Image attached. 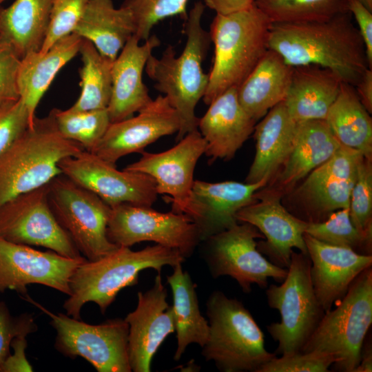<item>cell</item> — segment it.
<instances>
[{"label": "cell", "mask_w": 372, "mask_h": 372, "mask_svg": "<svg viewBox=\"0 0 372 372\" xmlns=\"http://www.w3.org/2000/svg\"><path fill=\"white\" fill-rule=\"evenodd\" d=\"M268 44L291 67L327 68L353 86L369 68L349 12L322 21L271 23Z\"/></svg>", "instance_id": "1"}, {"label": "cell", "mask_w": 372, "mask_h": 372, "mask_svg": "<svg viewBox=\"0 0 372 372\" xmlns=\"http://www.w3.org/2000/svg\"><path fill=\"white\" fill-rule=\"evenodd\" d=\"M205 7L203 2H196L188 13L183 29L186 42L181 54L177 56L169 45L160 58L151 54L145 67L154 87L164 94L179 116L177 141L198 130L199 118L195 109L209 83V74L202 66L211 42L209 32L201 25Z\"/></svg>", "instance_id": "2"}, {"label": "cell", "mask_w": 372, "mask_h": 372, "mask_svg": "<svg viewBox=\"0 0 372 372\" xmlns=\"http://www.w3.org/2000/svg\"><path fill=\"white\" fill-rule=\"evenodd\" d=\"M184 260L178 250L158 244L139 251L118 247L97 260H85L71 276L63 309L69 316L81 319L82 307L92 302L104 314L121 289L137 284L141 271L150 268L161 273L164 266L174 267Z\"/></svg>", "instance_id": "3"}, {"label": "cell", "mask_w": 372, "mask_h": 372, "mask_svg": "<svg viewBox=\"0 0 372 372\" xmlns=\"http://www.w3.org/2000/svg\"><path fill=\"white\" fill-rule=\"evenodd\" d=\"M85 150L59 132L52 110L35 117L0 155V207L10 199L48 185L61 174L59 164Z\"/></svg>", "instance_id": "4"}, {"label": "cell", "mask_w": 372, "mask_h": 372, "mask_svg": "<svg viewBox=\"0 0 372 372\" xmlns=\"http://www.w3.org/2000/svg\"><path fill=\"white\" fill-rule=\"evenodd\" d=\"M271 22L256 4L238 12L216 14L210 27L214 57L203 98L209 105L231 87H238L269 50Z\"/></svg>", "instance_id": "5"}, {"label": "cell", "mask_w": 372, "mask_h": 372, "mask_svg": "<svg viewBox=\"0 0 372 372\" xmlns=\"http://www.w3.org/2000/svg\"><path fill=\"white\" fill-rule=\"evenodd\" d=\"M206 305L209 331L202 355L220 371L257 372L276 356L266 350L262 330L241 302L215 291Z\"/></svg>", "instance_id": "6"}, {"label": "cell", "mask_w": 372, "mask_h": 372, "mask_svg": "<svg viewBox=\"0 0 372 372\" xmlns=\"http://www.w3.org/2000/svg\"><path fill=\"white\" fill-rule=\"evenodd\" d=\"M335 309L326 311L300 352L333 355L336 371L353 372L372 323V267L352 282Z\"/></svg>", "instance_id": "7"}, {"label": "cell", "mask_w": 372, "mask_h": 372, "mask_svg": "<svg viewBox=\"0 0 372 372\" xmlns=\"http://www.w3.org/2000/svg\"><path fill=\"white\" fill-rule=\"evenodd\" d=\"M311 264L309 255L293 251L285 279L266 289L269 306L280 315L279 322L267 327L278 343L276 355L300 351L325 313L313 289Z\"/></svg>", "instance_id": "8"}, {"label": "cell", "mask_w": 372, "mask_h": 372, "mask_svg": "<svg viewBox=\"0 0 372 372\" xmlns=\"http://www.w3.org/2000/svg\"><path fill=\"white\" fill-rule=\"evenodd\" d=\"M21 297L50 317V323L56 331L54 348L60 353L71 359L79 356L98 372L132 371L128 358L129 326L125 319L91 324L67 314L54 313L27 294Z\"/></svg>", "instance_id": "9"}, {"label": "cell", "mask_w": 372, "mask_h": 372, "mask_svg": "<svg viewBox=\"0 0 372 372\" xmlns=\"http://www.w3.org/2000/svg\"><path fill=\"white\" fill-rule=\"evenodd\" d=\"M48 197L57 221L87 260L118 247L107 235L111 207L95 194L61 174L48 184Z\"/></svg>", "instance_id": "10"}, {"label": "cell", "mask_w": 372, "mask_h": 372, "mask_svg": "<svg viewBox=\"0 0 372 372\" xmlns=\"http://www.w3.org/2000/svg\"><path fill=\"white\" fill-rule=\"evenodd\" d=\"M107 235L118 247L152 241L178 250L185 258L201 241L196 225L187 215L173 211L163 213L126 203L111 207Z\"/></svg>", "instance_id": "11"}, {"label": "cell", "mask_w": 372, "mask_h": 372, "mask_svg": "<svg viewBox=\"0 0 372 372\" xmlns=\"http://www.w3.org/2000/svg\"><path fill=\"white\" fill-rule=\"evenodd\" d=\"M258 238L264 236L254 225L242 223L206 239V260L212 276L233 278L245 293H249L254 284L267 288L269 278L282 282L287 269L273 265L262 256L255 240Z\"/></svg>", "instance_id": "12"}, {"label": "cell", "mask_w": 372, "mask_h": 372, "mask_svg": "<svg viewBox=\"0 0 372 372\" xmlns=\"http://www.w3.org/2000/svg\"><path fill=\"white\" fill-rule=\"evenodd\" d=\"M0 238L43 247L70 258L83 257L50 208L48 185L20 194L0 207Z\"/></svg>", "instance_id": "13"}, {"label": "cell", "mask_w": 372, "mask_h": 372, "mask_svg": "<svg viewBox=\"0 0 372 372\" xmlns=\"http://www.w3.org/2000/svg\"><path fill=\"white\" fill-rule=\"evenodd\" d=\"M59 166L62 174L110 207L125 203L152 207L156 200V183L152 177L125 169L118 170L115 165L92 152L83 150L62 159Z\"/></svg>", "instance_id": "14"}, {"label": "cell", "mask_w": 372, "mask_h": 372, "mask_svg": "<svg viewBox=\"0 0 372 372\" xmlns=\"http://www.w3.org/2000/svg\"><path fill=\"white\" fill-rule=\"evenodd\" d=\"M85 260L83 256L68 258L52 250L39 251L0 238V293L13 290L23 296L28 285L38 284L68 296L71 276Z\"/></svg>", "instance_id": "15"}, {"label": "cell", "mask_w": 372, "mask_h": 372, "mask_svg": "<svg viewBox=\"0 0 372 372\" xmlns=\"http://www.w3.org/2000/svg\"><path fill=\"white\" fill-rule=\"evenodd\" d=\"M206 143L198 130L187 134L172 148L160 153L142 152L137 161L124 169L145 174L156 183L158 194H167L172 211L184 212L194 183L198 161L205 154Z\"/></svg>", "instance_id": "16"}, {"label": "cell", "mask_w": 372, "mask_h": 372, "mask_svg": "<svg viewBox=\"0 0 372 372\" xmlns=\"http://www.w3.org/2000/svg\"><path fill=\"white\" fill-rule=\"evenodd\" d=\"M255 196L256 201L237 212L236 219L256 227L266 238L257 243L258 251L273 265L287 269L293 248L308 255L304 240L307 222L289 213L278 194L261 188Z\"/></svg>", "instance_id": "17"}, {"label": "cell", "mask_w": 372, "mask_h": 372, "mask_svg": "<svg viewBox=\"0 0 372 372\" xmlns=\"http://www.w3.org/2000/svg\"><path fill=\"white\" fill-rule=\"evenodd\" d=\"M137 113L111 123L92 152L115 165L121 157L141 153L148 145L178 132L180 127L179 116L165 96L158 95Z\"/></svg>", "instance_id": "18"}, {"label": "cell", "mask_w": 372, "mask_h": 372, "mask_svg": "<svg viewBox=\"0 0 372 372\" xmlns=\"http://www.w3.org/2000/svg\"><path fill=\"white\" fill-rule=\"evenodd\" d=\"M364 156L341 145L323 164L304 178L297 190L307 217V222H320L333 211L349 208L357 169Z\"/></svg>", "instance_id": "19"}, {"label": "cell", "mask_w": 372, "mask_h": 372, "mask_svg": "<svg viewBox=\"0 0 372 372\" xmlns=\"http://www.w3.org/2000/svg\"><path fill=\"white\" fill-rule=\"evenodd\" d=\"M160 273L152 287L138 293L136 309L125 320L129 326L128 358L132 371L149 372L152 359L166 338L175 331L172 305Z\"/></svg>", "instance_id": "20"}, {"label": "cell", "mask_w": 372, "mask_h": 372, "mask_svg": "<svg viewBox=\"0 0 372 372\" xmlns=\"http://www.w3.org/2000/svg\"><path fill=\"white\" fill-rule=\"evenodd\" d=\"M267 183V180L256 183L194 180L183 214L195 223L201 240H205L237 224V212L256 201V193Z\"/></svg>", "instance_id": "21"}, {"label": "cell", "mask_w": 372, "mask_h": 372, "mask_svg": "<svg viewBox=\"0 0 372 372\" xmlns=\"http://www.w3.org/2000/svg\"><path fill=\"white\" fill-rule=\"evenodd\" d=\"M311 260V278L316 296L326 312L341 300L354 280L372 265V255L330 245L304 233Z\"/></svg>", "instance_id": "22"}, {"label": "cell", "mask_w": 372, "mask_h": 372, "mask_svg": "<svg viewBox=\"0 0 372 372\" xmlns=\"http://www.w3.org/2000/svg\"><path fill=\"white\" fill-rule=\"evenodd\" d=\"M139 43L135 35L131 37L113 61L112 94L107 107L111 123L132 116L152 101L143 83V72L161 41L154 34L142 45Z\"/></svg>", "instance_id": "23"}, {"label": "cell", "mask_w": 372, "mask_h": 372, "mask_svg": "<svg viewBox=\"0 0 372 372\" xmlns=\"http://www.w3.org/2000/svg\"><path fill=\"white\" fill-rule=\"evenodd\" d=\"M256 123L241 106L237 87L227 90L198 120V130L206 143L205 154L211 162L231 159L254 132Z\"/></svg>", "instance_id": "24"}, {"label": "cell", "mask_w": 372, "mask_h": 372, "mask_svg": "<svg viewBox=\"0 0 372 372\" xmlns=\"http://www.w3.org/2000/svg\"><path fill=\"white\" fill-rule=\"evenodd\" d=\"M340 146L324 120L297 123L293 147L286 161L262 189L282 197L329 160Z\"/></svg>", "instance_id": "25"}, {"label": "cell", "mask_w": 372, "mask_h": 372, "mask_svg": "<svg viewBox=\"0 0 372 372\" xmlns=\"http://www.w3.org/2000/svg\"><path fill=\"white\" fill-rule=\"evenodd\" d=\"M296 126L283 101L255 125L256 154L245 183H269L278 173L293 147Z\"/></svg>", "instance_id": "26"}, {"label": "cell", "mask_w": 372, "mask_h": 372, "mask_svg": "<svg viewBox=\"0 0 372 372\" xmlns=\"http://www.w3.org/2000/svg\"><path fill=\"white\" fill-rule=\"evenodd\" d=\"M340 78L331 70L317 65L293 67L291 82L283 101L297 123L325 120L342 85Z\"/></svg>", "instance_id": "27"}, {"label": "cell", "mask_w": 372, "mask_h": 372, "mask_svg": "<svg viewBox=\"0 0 372 372\" xmlns=\"http://www.w3.org/2000/svg\"><path fill=\"white\" fill-rule=\"evenodd\" d=\"M82 39L72 33L57 41L44 52H32L21 58L19 92L32 121L40 101L56 75L79 53Z\"/></svg>", "instance_id": "28"}, {"label": "cell", "mask_w": 372, "mask_h": 372, "mask_svg": "<svg viewBox=\"0 0 372 372\" xmlns=\"http://www.w3.org/2000/svg\"><path fill=\"white\" fill-rule=\"evenodd\" d=\"M293 67L276 51L269 49L254 69L237 87L243 109L256 121L283 101L288 92Z\"/></svg>", "instance_id": "29"}, {"label": "cell", "mask_w": 372, "mask_h": 372, "mask_svg": "<svg viewBox=\"0 0 372 372\" xmlns=\"http://www.w3.org/2000/svg\"><path fill=\"white\" fill-rule=\"evenodd\" d=\"M129 10L114 7L112 0H89L73 33L90 41L103 56L114 60L135 34Z\"/></svg>", "instance_id": "30"}, {"label": "cell", "mask_w": 372, "mask_h": 372, "mask_svg": "<svg viewBox=\"0 0 372 372\" xmlns=\"http://www.w3.org/2000/svg\"><path fill=\"white\" fill-rule=\"evenodd\" d=\"M52 0H15L1 8V37L23 58L40 51L48 28Z\"/></svg>", "instance_id": "31"}, {"label": "cell", "mask_w": 372, "mask_h": 372, "mask_svg": "<svg viewBox=\"0 0 372 372\" xmlns=\"http://www.w3.org/2000/svg\"><path fill=\"white\" fill-rule=\"evenodd\" d=\"M173 268L174 271L167 276V281L172 291V307L177 338V349L174 359L177 361L181 358L189 344L196 343L201 347L205 344L209 326L200 311L196 285L189 274L183 270L182 263Z\"/></svg>", "instance_id": "32"}, {"label": "cell", "mask_w": 372, "mask_h": 372, "mask_svg": "<svg viewBox=\"0 0 372 372\" xmlns=\"http://www.w3.org/2000/svg\"><path fill=\"white\" fill-rule=\"evenodd\" d=\"M370 114L361 103L354 86L342 82L324 121L341 145L372 158Z\"/></svg>", "instance_id": "33"}, {"label": "cell", "mask_w": 372, "mask_h": 372, "mask_svg": "<svg viewBox=\"0 0 372 372\" xmlns=\"http://www.w3.org/2000/svg\"><path fill=\"white\" fill-rule=\"evenodd\" d=\"M79 53L83 63L79 70L81 93L69 108L76 111L106 109L112 94L114 60L102 55L92 42L84 39Z\"/></svg>", "instance_id": "34"}, {"label": "cell", "mask_w": 372, "mask_h": 372, "mask_svg": "<svg viewBox=\"0 0 372 372\" xmlns=\"http://www.w3.org/2000/svg\"><path fill=\"white\" fill-rule=\"evenodd\" d=\"M349 0H256L271 23L322 21L349 12Z\"/></svg>", "instance_id": "35"}, {"label": "cell", "mask_w": 372, "mask_h": 372, "mask_svg": "<svg viewBox=\"0 0 372 372\" xmlns=\"http://www.w3.org/2000/svg\"><path fill=\"white\" fill-rule=\"evenodd\" d=\"M52 110L61 135L79 143L85 150L90 152L111 124L107 108L85 111L54 108Z\"/></svg>", "instance_id": "36"}, {"label": "cell", "mask_w": 372, "mask_h": 372, "mask_svg": "<svg viewBox=\"0 0 372 372\" xmlns=\"http://www.w3.org/2000/svg\"><path fill=\"white\" fill-rule=\"evenodd\" d=\"M305 233L322 242L371 255L372 234L362 232L354 226L349 207L333 211L322 221L307 222Z\"/></svg>", "instance_id": "37"}, {"label": "cell", "mask_w": 372, "mask_h": 372, "mask_svg": "<svg viewBox=\"0 0 372 372\" xmlns=\"http://www.w3.org/2000/svg\"><path fill=\"white\" fill-rule=\"evenodd\" d=\"M188 0H123L121 7L131 13L135 25L134 35L140 41L150 36L152 29L161 21L170 17H187Z\"/></svg>", "instance_id": "38"}, {"label": "cell", "mask_w": 372, "mask_h": 372, "mask_svg": "<svg viewBox=\"0 0 372 372\" xmlns=\"http://www.w3.org/2000/svg\"><path fill=\"white\" fill-rule=\"evenodd\" d=\"M349 214L360 231L372 234V158L362 156L350 196Z\"/></svg>", "instance_id": "39"}, {"label": "cell", "mask_w": 372, "mask_h": 372, "mask_svg": "<svg viewBox=\"0 0 372 372\" xmlns=\"http://www.w3.org/2000/svg\"><path fill=\"white\" fill-rule=\"evenodd\" d=\"M88 1L52 0L48 28L40 52L47 51L57 41L74 32Z\"/></svg>", "instance_id": "40"}, {"label": "cell", "mask_w": 372, "mask_h": 372, "mask_svg": "<svg viewBox=\"0 0 372 372\" xmlns=\"http://www.w3.org/2000/svg\"><path fill=\"white\" fill-rule=\"evenodd\" d=\"M337 362L331 354L320 352H295L275 356L257 372H327Z\"/></svg>", "instance_id": "41"}, {"label": "cell", "mask_w": 372, "mask_h": 372, "mask_svg": "<svg viewBox=\"0 0 372 372\" xmlns=\"http://www.w3.org/2000/svg\"><path fill=\"white\" fill-rule=\"evenodd\" d=\"M32 122L21 98L0 104V155Z\"/></svg>", "instance_id": "42"}, {"label": "cell", "mask_w": 372, "mask_h": 372, "mask_svg": "<svg viewBox=\"0 0 372 372\" xmlns=\"http://www.w3.org/2000/svg\"><path fill=\"white\" fill-rule=\"evenodd\" d=\"M37 329L32 313L12 316L7 304L0 301V364L10 353L11 342L15 337H27Z\"/></svg>", "instance_id": "43"}, {"label": "cell", "mask_w": 372, "mask_h": 372, "mask_svg": "<svg viewBox=\"0 0 372 372\" xmlns=\"http://www.w3.org/2000/svg\"><path fill=\"white\" fill-rule=\"evenodd\" d=\"M21 59L12 45L0 37V104L20 99L18 73Z\"/></svg>", "instance_id": "44"}, {"label": "cell", "mask_w": 372, "mask_h": 372, "mask_svg": "<svg viewBox=\"0 0 372 372\" xmlns=\"http://www.w3.org/2000/svg\"><path fill=\"white\" fill-rule=\"evenodd\" d=\"M348 9L357 23L365 45L369 67L372 68V11L359 0H349Z\"/></svg>", "instance_id": "45"}, {"label": "cell", "mask_w": 372, "mask_h": 372, "mask_svg": "<svg viewBox=\"0 0 372 372\" xmlns=\"http://www.w3.org/2000/svg\"><path fill=\"white\" fill-rule=\"evenodd\" d=\"M26 338V336H17L12 340L10 347L13 349V353H10L0 364V372L33 371V368L25 355L28 347Z\"/></svg>", "instance_id": "46"}, {"label": "cell", "mask_w": 372, "mask_h": 372, "mask_svg": "<svg viewBox=\"0 0 372 372\" xmlns=\"http://www.w3.org/2000/svg\"><path fill=\"white\" fill-rule=\"evenodd\" d=\"M256 0H204L205 6L218 14H227L247 9Z\"/></svg>", "instance_id": "47"}, {"label": "cell", "mask_w": 372, "mask_h": 372, "mask_svg": "<svg viewBox=\"0 0 372 372\" xmlns=\"http://www.w3.org/2000/svg\"><path fill=\"white\" fill-rule=\"evenodd\" d=\"M357 95L369 114L372 113V68H367L354 86Z\"/></svg>", "instance_id": "48"}, {"label": "cell", "mask_w": 372, "mask_h": 372, "mask_svg": "<svg viewBox=\"0 0 372 372\" xmlns=\"http://www.w3.org/2000/svg\"><path fill=\"white\" fill-rule=\"evenodd\" d=\"M372 371V346L371 340L368 337L365 338L360 353V363L353 372Z\"/></svg>", "instance_id": "49"}, {"label": "cell", "mask_w": 372, "mask_h": 372, "mask_svg": "<svg viewBox=\"0 0 372 372\" xmlns=\"http://www.w3.org/2000/svg\"><path fill=\"white\" fill-rule=\"evenodd\" d=\"M369 10L372 11V0H359Z\"/></svg>", "instance_id": "50"}, {"label": "cell", "mask_w": 372, "mask_h": 372, "mask_svg": "<svg viewBox=\"0 0 372 372\" xmlns=\"http://www.w3.org/2000/svg\"><path fill=\"white\" fill-rule=\"evenodd\" d=\"M1 8L2 7L0 6V14H1ZM0 37H1V27H0Z\"/></svg>", "instance_id": "51"}, {"label": "cell", "mask_w": 372, "mask_h": 372, "mask_svg": "<svg viewBox=\"0 0 372 372\" xmlns=\"http://www.w3.org/2000/svg\"><path fill=\"white\" fill-rule=\"evenodd\" d=\"M4 1H6V0H0V4Z\"/></svg>", "instance_id": "52"}]
</instances>
